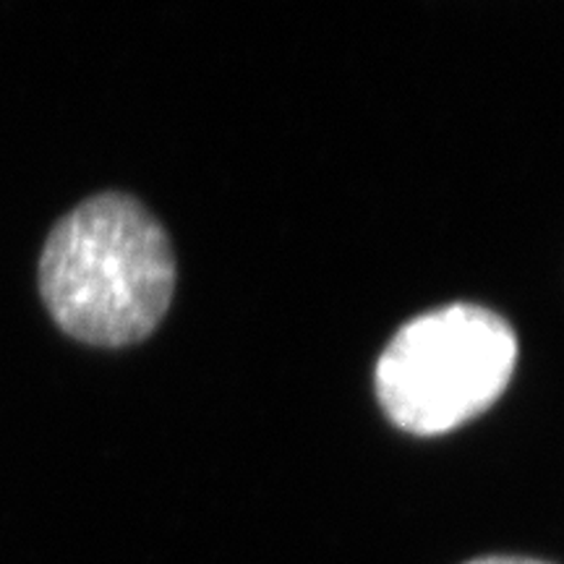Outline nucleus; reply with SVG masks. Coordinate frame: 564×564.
<instances>
[{"instance_id": "nucleus-1", "label": "nucleus", "mask_w": 564, "mask_h": 564, "mask_svg": "<svg viewBox=\"0 0 564 564\" xmlns=\"http://www.w3.org/2000/svg\"><path fill=\"white\" fill-rule=\"evenodd\" d=\"M37 288L63 335L95 348L141 343L173 301L171 238L137 196L100 192L47 232Z\"/></svg>"}, {"instance_id": "nucleus-3", "label": "nucleus", "mask_w": 564, "mask_h": 564, "mask_svg": "<svg viewBox=\"0 0 564 564\" xmlns=\"http://www.w3.org/2000/svg\"><path fill=\"white\" fill-rule=\"evenodd\" d=\"M465 564H552L544 560H531V556H510V554H491V556H478Z\"/></svg>"}, {"instance_id": "nucleus-2", "label": "nucleus", "mask_w": 564, "mask_h": 564, "mask_svg": "<svg viewBox=\"0 0 564 564\" xmlns=\"http://www.w3.org/2000/svg\"><path fill=\"white\" fill-rule=\"evenodd\" d=\"M518 337L478 303H449L405 322L377 361V398L394 426L453 432L484 413L510 382Z\"/></svg>"}]
</instances>
